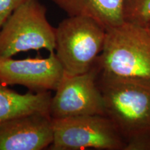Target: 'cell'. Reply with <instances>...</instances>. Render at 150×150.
<instances>
[{"mask_svg": "<svg viewBox=\"0 0 150 150\" xmlns=\"http://www.w3.org/2000/svg\"><path fill=\"white\" fill-rule=\"evenodd\" d=\"M55 28L47 19L46 8L38 0H29L11 13L0 29V57L20 52L46 50L55 53Z\"/></svg>", "mask_w": 150, "mask_h": 150, "instance_id": "obj_4", "label": "cell"}, {"mask_svg": "<svg viewBox=\"0 0 150 150\" xmlns=\"http://www.w3.org/2000/svg\"><path fill=\"white\" fill-rule=\"evenodd\" d=\"M53 129L52 150H125L126 147L120 133L105 115L53 119Z\"/></svg>", "mask_w": 150, "mask_h": 150, "instance_id": "obj_5", "label": "cell"}, {"mask_svg": "<svg viewBox=\"0 0 150 150\" xmlns=\"http://www.w3.org/2000/svg\"><path fill=\"white\" fill-rule=\"evenodd\" d=\"M55 91L50 104V115L53 119L105 115L95 65L92 70L83 74L64 72Z\"/></svg>", "mask_w": 150, "mask_h": 150, "instance_id": "obj_6", "label": "cell"}, {"mask_svg": "<svg viewBox=\"0 0 150 150\" xmlns=\"http://www.w3.org/2000/svg\"><path fill=\"white\" fill-rule=\"evenodd\" d=\"M124 20L145 27L150 22V0H125Z\"/></svg>", "mask_w": 150, "mask_h": 150, "instance_id": "obj_11", "label": "cell"}, {"mask_svg": "<svg viewBox=\"0 0 150 150\" xmlns=\"http://www.w3.org/2000/svg\"><path fill=\"white\" fill-rule=\"evenodd\" d=\"M29 0H0V29L13 11Z\"/></svg>", "mask_w": 150, "mask_h": 150, "instance_id": "obj_12", "label": "cell"}, {"mask_svg": "<svg viewBox=\"0 0 150 150\" xmlns=\"http://www.w3.org/2000/svg\"><path fill=\"white\" fill-rule=\"evenodd\" d=\"M105 115L126 142L125 150H150V81L99 74Z\"/></svg>", "mask_w": 150, "mask_h": 150, "instance_id": "obj_1", "label": "cell"}, {"mask_svg": "<svg viewBox=\"0 0 150 150\" xmlns=\"http://www.w3.org/2000/svg\"><path fill=\"white\" fill-rule=\"evenodd\" d=\"M64 72L55 53L22 60L0 57V82L6 86L20 85L35 92L56 91Z\"/></svg>", "mask_w": 150, "mask_h": 150, "instance_id": "obj_7", "label": "cell"}, {"mask_svg": "<svg viewBox=\"0 0 150 150\" xmlns=\"http://www.w3.org/2000/svg\"><path fill=\"white\" fill-rule=\"evenodd\" d=\"M50 91L20 94L0 82V125L18 116L45 112L50 114Z\"/></svg>", "mask_w": 150, "mask_h": 150, "instance_id": "obj_10", "label": "cell"}, {"mask_svg": "<svg viewBox=\"0 0 150 150\" xmlns=\"http://www.w3.org/2000/svg\"><path fill=\"white\" fill-rule=\"evenodd\" d=\"M145 29H146V31H147L148 33H149V35H150V22H149V23H148V24H147V25L145 26Z\"/></svg>", "mask_w": 150, "mask_h": 150, "instance_id": "obj_13", "label": "cell"}, {"mask_svg": "<svg viewBox=\"0 0 150 150\" xmlns=\"http://www.w3.org/2000/svg\"><path fill=\"white\" fill-rule=\"evenodd\" d=\"M95 66L106 77L150 81V35L145 27L124 22L107 30Z\"/></svg>", "mask_w": 150, "mask_h": 150, "instance_id": "obj_2", "label": "cell"}, {"mask_svg": "<svg viewBox=\"0 0 150 150\" xmlns=\"http://www.w3.org/2000/svg\"><path fill=\"white\" fill-rule=\"evenodd\" d=\"M55 33V54L65 73L80 74L93 69L104 49V27L88 17L68 16Z\"/></svg>", "mask_w": 150, "mask_h": 150, "instance_id": "obj_3", "label": "cell"}, {"mask_svg": "<svg viewBox=\"0 0 150 150\" xmlns=\"http://www.w3.org/2000/svg\"><path fill=\"white\" fill-rule=\"evenodd\" d=\"M53 139L50 113L26 114L0 125V150H42L50 147Z\"/></svg>", "mask_w": 150, "mask_h": 150, "instance_id": "obj_8", "label": "cell"}, {"mask_svg": "<svg viewBox=\"0 0 150 150\" xmlns=\"http://www.w3.org/2000/svg\"><path fill=\"white\" fill-rule=\"evenodd\" d=\"M68 16L88 17L106 31L125 22V0H52Z\"/></svg>", "mask_w": 150, "mask_h": 150, "instance_id": "obj_9", "label": "cell"}]
</instances>
